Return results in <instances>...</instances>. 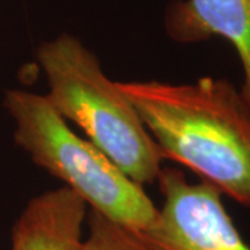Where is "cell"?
<instances>
[{
    "label": "cell",
    "mask_w": 250,
    "mask_h": 250,
    "mask_svg": "<svg viewBox=\"0 0 250 250\" xmlns=\"http://www.w3.org/2000/svg\"><path fill=\"white\" fill-rule=\"evenodd\" d=\"M163 159L250 208V107L229 81L117 82Z\"/></svg>",
    "instance_id": "6da1fadb"
},
{
    "label": "cell",
    "mask_w": 250,
    "mask_h": 250,
    "mask_svg": "<svg viewBox=\"0 0 250 250\" xmlns=\"http://www.w3.org/2000/svg\"><path fill=\"white\" fill-rule=\"evenodd\" d=\"M49 93L46 99L85 132L139 185L157 181L161 156L132 103L103 72L98 57L75 36L62 34L38 49Z\"/></svg>",
    "instance_id": "7a4b0ae2"
},
{
    "label": "cell",
    "mask_w": 250,
    "mask_h": 250,
    "mask_svg": "<svg viewBox=\"0 0 250 250\" xmlns=\"http://www.w3.org/2000/svg\"><path fill=\"white\" fill-rule=\"evenodd\" d=\"M4 107L13 118L14 141L38 167L62 181L111 223L145 235L152 228L159 208L108 156L77 135L46 96L10 89Z\"/></svg>",
    "instance_id": "3957f363"
},
{
    "label": "cell",
    "mask_w": 250,
    "mask_h": 250,
    "mask_svg": "<svg viewBox=\"0 0 250 250\" xmlns=\"http://www.w3.org/2000/svg\"><path fill=\"white\" fill-rule=\"evenodd\" d=\"M157 181L164 202L142 235L152 250H250L215 188L189 184L177 168H161Z\"/></svg>",
    "instance_id": "277c9868"
},
{
    "label": "cell",
    "mask_w": 250,
    "mask_h": 250,
    "mask_svg": "<svg viewBox=\"0 0 250 250\" xmlns=\"http://www.w3.org/2000/svg\"><path fill=\"white\" fill-rule=\"evenodd\" d=\"M168 35L181 43L221 36L235 47L243 70L241 95L250 107V0H185L166 17Z\"/></svg>",
    "instance_id": "5b68a950"
},
{
    "label": "cell",
    "mask_w": 250,
    "mask_h": 250,
    "mask_svg": "<svg viewBox=\"0 0 250 250\" xmlns=\"http://www.w3.org/2000/svg\"><path fill=\"white\" fill-rule=\"evenodd\" d=\"M86 203L62 187L28 202L11 232V250H82Z\"/></svg>",
    "instance_id": "8992f818"
},
{
    "label": "cell",
    "mask_w": 250,
    "mask_h": 250,
    "mask_svg": "<svg viewBox=\"0 0 250 250\" xmlns=\"http://www.w3.org/2000/svg\"><path fill=\"white\" fill-rule=\"evenodd\" d=\"M82 250H152L141 235L92 211Z\"/></svg>",
    "instance_id": "52a82bcc"
}]
</instances>
